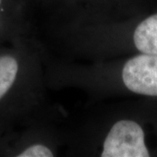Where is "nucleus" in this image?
<instances>
[{"mask_svg": "<svg viewBox=\"0 0 157 157\" xmlns=\"http://www.w3.org/2000/svg\"><path fill=\"white\" fill-rule=\"evenodd\" d=\"M66 128L53 121L50 110L0 138V156L54 157L66 149Z\"/></svg>", "mask_w": 157, "mask_h": 157, "instance_id": "nucleus-4", "label": "nucleus"}, {"mask_svg": "<svg viewBox=\"0 0 157 157\" xmlns=\"http://www.w3.org/2000/svg\"><path fill=\"white\" fill-rule=\"evenodd\" d=\"M31 19L13 0H0V45L34 35Z\"/></svg>", "mask_w": 157, "mask_h": 157, "instance_id": "nucleus-5", "label": "nucleus"}, {"mask_svg": "<svg viewBox=\"0 0 157 157\" xmlns=\"http://www.w3.org/2000/svg\"><path fill=\"white\" fill-rule=\"evenodd\" d=\"M129 43L139 53L157 55V12L145 17L132 29Z\"/></svg>", "mask_w": 157, "mask_h": 157, "instance_id": "nucleus-6", "label": "nucleus"}, {"mask_svg": "<svg viewBox=\"0 0 157 157\" xmlns=\"http://www.w3.org/2000/svg\"><path fill=\"white\" fill-rule=\"evenodd\" d=\"M45 46L36 35L0 45V138L50 110Z\"/></svg>", "mask_w": 157, "mask_h": 157, "instance_id": "nucleus-2", "label": "nucleus"}, {"mask_svg": "<svg viewBox=\"0 0 157 157\" xmlns=\"http://www.w3.org/2000/svg\"><path fill=\"white\" fill-rule=\"evenodd\" d=\"M66 155L73 156L148 157L143 127L121 117L109 106L99 107L73 128H66Z\"/></svg>", "mask_w": 157, "mask_h": 157, "instance_id": "nucleus-3", "label": "nucleus"}, {"mask_svg": "<svg viewBox=\"0 0 157 157\" xmlns=\"http://www.w3.org/2000/svg\"><path fill=\"white\" fill-rule=\"evenodd\" d=\"M45 78L49 89L74 88L94 98H110L119 91L157 97V55L138 53L124 61L52 57L46 62Z\"/></svg>", "mask_w": 157, "mask_h": 157, "instance_id": "nucleus-1", "label": "nucleus"}]
</instances>
